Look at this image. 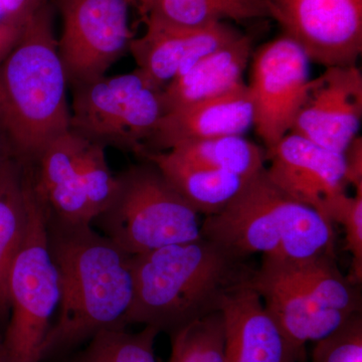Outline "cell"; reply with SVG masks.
<instances>
[{"mask_svg":"<svg viewBox=\"0 0 362 362\" xmlns=\"http://www.w3.org/2000/svg\"><path fill=\"white\" fill-rule=\"evenodd\" d=\"M250 285L291 343L300 362L306 361L309 342L316 343L329 337L354 316L325 308L278 275L264 261L259 268L255 269Z\"/></svg>","mask_w":362,"mask_h":362,"instance_id":"15","label":"cell"},{"mask_svg":"<svg viewBox=\"0 0 362 362\" xmlns=\"http://www.w3.org/2000/svg\"><path fill=\"white\" fill-rule=\"evenodd\" d=\"M131 1L61 0L63 33L58 49L68 82L78 86L103 77L129 49Z\"/></svg>","mask_w":362,"mask_h":362,"instance_id":"9","label":"cell"},{"mask_svg":"<svg viewBox=\"0 0 362 362\" xmlns=\"http://www.w3.org/2000/svg\"><path fill=\"white\" fill-rule=\"evenodd\" d=\"M8 297L11 315L2 338L4 362H42V345L61 291L35 173L28 192L25 237L9 272Z\"/></svg>","mask_w":362,"mask_h":362,"instance_id":"6","label":"cell"},{"mask_svg":"<svg viewBox=\"0 0 362 362\" xmlns=\"http://www.w3.org/2000/svg\"><path fill=\"white\" fill-rule=\"evenodd\" d=\"M11 156H13L11 150L7 144L6 138L0 133V166Z\"/></svg>","mask_w":362,"mask_h":362,"instance_id":"32","label":"cell"},{"mask_svg":"<svg viewBox=\"0 0 362 362\" xmlns=\"http://www.w3.org/2000/svg\"><path fill=\"white\" fill-rule=\"evenodd\" d=\"M323 216L331 223L344 228L345 247L351 255V267L347 276L352 284L362 281V194L349 197L342 192L331 197L323 207Z\"/></svg>","mask_w":362,"mask_h":362,"instance_id":"26","label":"cell"},{"mask_svg":"<svg viewBox=\"0 0 362 362\" xmlns=\"http://www.w3.org/2000/svg\"><path fill=\"white\" fill-rule=\"evenodd\" d=\"M272 182L286 194L323 216L325 202L345 192L343 154L288 133L267 157Z\"/></svg>","mask_w":362,"mask_h":362,"instance_id":"12","label":"cell"},{"mask_svg":"<svg viewBox=\"0 0 362 362\" xmlns=\"http://www.w3.org/2000/svg\"><path fill=\"white\" fill-rule=\"evenodd\" d=\"M33 164L11 156L0 166V319L11 310L8 277L28 221Z\"/></svg>","mask_w":362,"mask_h":362,"instance_id":"20","label":"cell"},{"mask_svg":"<svg viewBox=\"0 0 362 362\" xmlns=\"http://www.w3.org/2000/svg\"><path fill=\"white\" fill-rule=\"evenodd\" d=\"M221 311L226 324V362H300L251 285L228 295Z\"/></svg>","mask_w":362,"mask_h":362,"instance_id":"16","label":"cell"},{"mask_svg":"<svg viewBox=\"0 0 362 362\" xmlns=\"http://www.w3.org/2000/svg\"><path fill=\"white\" fill-rule=\"evenodd\" d=\"M44 0H0V25L25 26Z\"/></svg>","mask_w":362,"mask_h":362,"instance_id":"29","label":"cell"},{"mask_svg":"<svg viewBox=\"0 0 362 362\" xmlns=\"http://www.w3.org/2000/svg\"><path fill=\"white\" fill-rule=\"evenodd\" d=\"M0 362H4V340L0 337Z\"/></svg>","mask_w":362,"mask_h":362,"instance_id":"33","label":"cell"},{"mask_svg":"<svg viewBox=\"0 0 362 362\" xmlns=\"http://www.w3.org/2000/svg\"><path fill=\"white\" fill-rule=\"evenodd\" d=\"M169 151L183 160L252 177L265 168L266 150L244 135L221 136L183 143Z\"/></svg>","mask_w":362,"mask_h":362,"instance_id":"22","label":"cell"},{"mask_svg":"<svg viewBox=\"0 0 362 362\" xmlns=\"http://www.w3.org/2000/svg\"><path fill=\"white\" fill-rule=\"evenodd\" d=\"M144 157L197 214L206 216L225 209L251 178L197 165L170 151L147 153Z\"/></svg>","mask_w":362,"mask_h":362,"instance_id":"19","label":"cell"},{"mask_svg":"<svg viewBox=\"0 0 362 362\" xmlns=\"http://www.w3.org/2000/svg\"><path fill=\"white\" fill-rule=\"evenodd\" d=\"M144 21L146 32L139 39L131 40L129 49L138 70L160 89L204 57L242 35L226 21L206 28H187Z\"/></svg>","mask_w":362,"mask_h":362,"instance_id":"13","label":"cell"},{"mask_svg":"<svg viewBox=\"0 0 362 362\" xmlns=\"http://www.w3.org/2000/svg\"><path fill=\"white\" fill-rule=\"evenodd\" d=\"M87 142L70 130L49 143L33 164L45 214L70 225H92L95 220L77 169Z\"/></svg>","mask_w":362,"mask_h":362,"instance_id":"17","label":"cell"},{"mask_svg":"<svg viewBox=\"0 0 362 362\" xmlns=\"http://www.w3.org/2000/svg\"><path fill=\"white\" fill-rule=\"evenodd\" d=\"M117 180L111 204L94 221L124 252L134 256L202 239L199 214L151 162Z\"/></svg>","mask_w":362,"mask_h":362,"instance_id":"5","label":"cell"},{"mask_svg":"<svg viewBox=\"0 0 362 362\" xmlns=\"http://www.w3.org/2000/svg\"><path fill=\"white\" fill-rule=\"evenodd\" d=\"M252 54V37L242 33L204 57L162 89L165 113L218 96L244 83L243 76Z\"/></svg>","mask_w":362,"mask_h":362,"instance_id":"18","label":"cell"},{"mask_svg":"<svg viewBox=\"0 0 362 362\" xmlns=\"http://www.w3.org/2000/svg\"><path fill=\"white\" fill-rule=\"evenodd\" d=\"M311 362H362V317L357 313L329 337L315 343Z\"/></svg>","mask_w":362,"mask_h":362,"instance_id":"27","label":"cell"},{"mask_svg":"<svg viewBox=\"0 0 362 362\" xmlns=\"http://www.w3.org/2000/svg\"><path fill=\"white\" fill-rule=\"evenodd\" d=\"M45 221L61 297L42 361L71 351L101 331L126 328L133 299L131 255L90 225H70L47 214Z\"/></svg>","mask_w":362,"mask_h":362,"instance_id":"1","label":"cell"},{"mask_svg":"<svg viewBox=\"0 0 362 362\" xmlns=\"http://www.w3.org/2000/svg\"><path fill=\"white\" fill-rule=\"evenodd\" d=\"M71 130L90 142L142 156L165 114L162 89L139 70L75 86Z\"/></svg>","mask_w":362,"mask_h":362,"instance_id":"7","label":"cell"},{"mask_svg":"<svg viewBox=\"0 0 362 362\" xmlns=\"http://www.w3.org/2000/svg\"><path fill=\"white\" fill-rule=\"evenodd\" d=\"M252 127L254 108L249 87L244 82L218 96L164 114L145 143L142 156L169 151L197 140L244 135Z\"/></svg>","mask_w":362,"mask_h":362,"instance_id":"14","label":"cell"},{"mask_svg":"<svg viewBox=\"0 0 362 362\" xmlns=\"http://www.w3.org/2000/svg\"><path fill=\"white\" fill-rule=\"evenodd\" d=\"M158 334L151 326L135 333L126 328L101 331L74 362H157L154 344Z\"/></svg>","mask_w":362,"mask_h":362,"instance_id":"24","label":"cell"},{"mask_svg":"<svg viewBox=\"0 0 362 362\" xmlns=\"http://www.w3.org/2000/svg\"><path fill=\"white\" fill-rule=\"evenodd\" d=\"M262 261L325 308L347 315L361 313L358 286L352 284L340 273L333 255L292 261L263 257Z\"/></svg>","mask_w":362,"mask_h":362,"instance_id":"21","label":"cell"},{"mask_svg":"<svg viewBox=\"0 0 362 362\" xmlns=\"http://www.w3.org/2000/svg\"><path fill=\"white\" fill-rule=\"evenodd\" d=\"M170 338L168 362H226V324L221 310L188 324Z\"/></svg>","mask_w":362,"mask_h":362,"instance_id":"23","label":"cell"},{"mask_svg":"<svg viewBox=\"0 0 362 362\" xmlns=\"http://www.w3.org/2000/svg\"><path fill=\"white\" fill-rule=\"evenodd\" d=\"M269 18L324 68L357 66L362 52V0H261Z\"/></svg>","mask_w":362,"mask_h":362,"instance_id":"10","label":"cell"},{"mask_svg":"<svg viewBox=\"0 0 362 362\" xmlns=\"http://www.w3.org/2000/svg\"><path fill=\"white\" fill-rule=\"evenodd\" d=\"M25 26L0 25V62L11 51Z\"/></svg>","mask_w":362,"mask_h":362,"instance_id":"31","label":"cell"},{"mask_svg":"<svg viewBox=\"0 0 362 362\" xmlns=\"http://www.w3.org/2000/svg\"><path fill=\"white\" fill-rule=\"evenodd\" d=\"M362 120V74L358 66L326 68L311 78L290 133L343 153L358 136Z\"/></svg>","mask_w":362,"mask_h":362,"instance_id":"11","label":"cell"},{"mask_svg":"<svg viewBox=\"0 0 362 362\" xmlns=\"http://www.w3.org/2000/svg\"><path fill=\"white\" fill-rule=\"evenodd\" d=\"M204 239L242 258L304 259L333 255V223L276 187L266 168L221 213L202 223Z\"/></svg>","mask_w":362,"mask_h":362,"instance_id":"4","label":"cell"},{"mask_svg":"<svg viewBox=\"0 0 362 362\" xmlns=\"http://www.w3.org/2000/svg\"><path fill=\"white\" fill-rule=\"evenodd\" d=\"M66 83L44 1L0 62V133L14 157L35 164L49 143L71 130Z\"/></svg>","mask_w":362,"mask_h":362,"instance_id":"3","label":"cell"},{"mask_svg":"<svg viewBox=\"0 0 362 362\" xmlns=\"http://www.w3.org/2000/svg\"><path fill=\"white\" fill-rule=\"evenodd\" d=\"M77 169L86 197L96 218L111 204L118 187V180L112 175L107 163L105 146L88 141L78 157Z\"/></svg>","mask_w":362,"mask_h":362,"instance_id":"25","label":"cell"},{"mask_svg":"<svg viewBox=\"0 0 362 362\" xmlns=\"http://www.w3.org/2000/svg\"><path fill=\"white\" fill-rule=\"evenodd\" d=\"M309 61L301 47L283 35L252 54L247 85L254 108V128L267 157L292 129L308 92Z\"/></svg>","mask_w":362,"mask_h":362,"instance_id":"8","label":"cell"},{"mask_svg":"<svg viewBox=\"0 0 362 362\" xmlns=\"http://www.w3.org/2000/svg\"><path fill=\"white\" fill-rule=\"evenodd\" d=\"M345 181L356 188V194H362V137L356 136L343 152Z\"/></svg>","mask_w":362,"mask_h":362,"instance_id":"30","label":"cell"},{"mask_svg":"<svg viewBox=\"0 0 362 362\" xmlns=\"http://www.w3.org/2000/svg\"><path fill=\"white\" fill-rule=\"evenodd\" d=\"M225 9L230 21L243 23L269 18L261 0H209Z\"/></svg>","mask_w":362,"mask_h":362,"instance_id":"28","label":"cell"},{"mask_svg":"<svg viewBox=\"0 0 362 362\" xmlns=\"http://www.w3.org/2000/svg\"><path fill=\"white\" fill-rule=\"evenodd\" d=\"M247 259L204 238L134 255L126 327L141 324L170 337L220 311L228 295L251 282Z\"/></svg>","mask_w":362,"mask_h":362,"instance_id":"2","label":"cell"}]
</instances>
